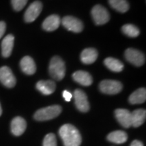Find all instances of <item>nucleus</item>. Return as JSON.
I'll use <instances>...</instances> for the list:
<instances>
[{"mask_svg": "<svg viewBox=\"0 0 146 146\" xmlns=\"http://www.w3.org/2000/svg\"><path fill=\"white\" fill-rule=\"evenodd\" d=\"M59 135L64 146H80L82 138L79 131L70 124H65L60 127Z\"/></svg>", "mask_w": 146, "mask_h": 146, "instance_id": "1", "label": "nucleus"}, {"mask_svg": "<svg viewBox=\"0 0 146 146\" xmlns=\"http://www.w3.org/2000/svg\"><path fill=\"white\" fill-rule=\"evenodd\" d=\"M49 72L50 76L56 81L63 79L66 74V65L61 58L54 56L51 59L49 66Z\"/></svg>", "mask_w": 146, "mask_h": 146, "instance_id": "2", "label": "nucleus"}, {"mask_svg": "<svg viewBox=\"0 0 146 146\" xmlns=\"http://www.w3.org/2000/svg\"><path fill=\"white\" fill-rule=\"evenodd\" d=\"M62 112L60 106L54 105L38 110L34 114V118L38 121L52 120L59 116Z\"/></svg>", "mask_w": 146, "mask_h": 146, "instance_id": "3", "label": "nucleus"}, {"mask_svg": "<svg viewBox=\"0 0 146 146\" xmlns=\"http://www.w3.org/2000/svg\"><path fill=\"white\" fill-rule=\"evenodd\" d=\"M94 23L97 25H103L110 20L108 11L101 5H96L92 8L91 12Z\"/></svg>", "mask_w": 146, "mask_h": 146, "instance_id": "4", "label": "nucleus"}, {"mask_svg": "<svg viewBox=\"0 0 146 146\" xmlns=\"http://www.w3.org/2000/svg\"><path fill=\"white\" fill-rule=\"evenodd\" d=\"M100 91L108 95H115L123 89V85L120 81L114 80H104L99 85Z\"/></svg>", "mask_w": 146, "mask_h": 146, "instance_id": "5", "label": "nucleus"}, {"mask_svg": "<svg viewBox=\"0 0 146 146\" xmlns=\"http://www.w3.org/2000/svg\"><path fill=\"white\" fill-rule=\"evenodd\" d=\"M125 56L128 62L136 66H141L145 62L144 54L136 49H127L125 52Z\"/></svg>", "mask_w": 146, "mask_h": 146, "instance_id": "6", "label": "nucleus"}, {"mask_svg": "<svg viewBox=\"0 0 146 146\" xmlns=\"http://www.w3.org/2000/svg\"><path fill=\"white\" fill-rule=\"evenodd\" d=\"M74 102L76 108L81 112H87L90 106L86 94L81 89H76L74 92Z\"/></svg>", "mask_w": 146, "mask_h": 146, "instance_id": "7", "label": "nucleus"}, {"mask_svg": "<svg viewBox=\"0 0 146 146\" xmlns=\"http://www.w3.org/2000/svg\"><path fill=\"white\" fill-rule=\"evenodd\" d=\"M62 25L68 31L73 33H81L83 30V24L79 19L74 16H67L61 20Z\"/></svg>", "mask_w": 146, "mask_h": 146, "instance_id": "8", "label": "nucleus"}, {"mask_svg": "<svg viewBox=\"0 0 146 146\" xmlns=\"http://www.w3.org/2000/svg\"><path fill=\"white\" fill-rule=\"evenodd\" d=\"M43 5L41 1H35L33 2L31 4L27 9L25 13L24 18L27 23H32L35 21L36 18L41 14Z\"/></svg>", "mask_w": 146, "mask_h": 146, "instance_id": "9", "label": "nucleus"}, {"mask_svg": "<svg viewBox=\"0 0 146 146\" xmlns=\"http://www.w3.org/2000/svg\"><path fill=\"white\" fill-rule=\"evenodd\" d=\"M0 82L8 88H12L16 85V79L9 67L2 66L0 68Z\"/></svg>", "mask_w": 146, "mask_h": 146, "instance_id": "10", "label": "nucleus"}, {"mask_svg": "<svg viewBox=\"0 0 146 146\" xmlns=\"http://www.w3.org/2000/svg\"><path fill=\"white\" fill-rule=\"evenodd\" d=\"M115 117L120 125L125 128L131 126V112L127 109H117L114 112Z\"/></svg>", "mask_w": 146, "mask_h": 146, "instance_id": "11", "label": "nucleus"}, {"mask_svg": "<svg viewBox=\"0 0 146 146\" xmlns=\"http://www.w3.org/2000/svg\"><path fill=\"white\" fill-rule=\"evenodd\" d=\"M27 129V123L21 116H16L11 122V131L16 136H20L25 133Z\"/></svg>", "mask_w": 146, "mask_h": 146, "instance_id": "12", "label": "nucleus"}, {"mask_svg": "<svg viewBox=\"0 0 146 146\" xmlns=\"http://www.w3.org/2000/svg\"><path fill=\"white\" fill-rule=\"evenodd\" d=\"M61 24V19L60 16L56 14L49 16L45 18L42 24V27L46 31H54L60 27Z\"/></svg>", "mask_w": 146, "mask_h": 146, "instance_id": "13", "label": "nucleus"}, {"mask_svg": "<svg viewBox=\"0 0 146 146\" xmlns=\"http://www.w3.org/2000/svg\"><path fill=\"white\" fill-rule=\"evenodd\" d=\"M72 78L74 81L83 86H90L93 83V78L89 72L83 70L76 71L72 74Z\"/></svg>", "mask_w": 146, "mask_h": 146, "instance_id": "14", "label": "nucleus"}, {"mask_svg": "<svg viewBox=\"0 0 146 146\" xmlns=\"http://www.w3.org/2000/svg\"><path fill=\"white\" fill-rule=\"evenodd\" d=\"M36 88L41 94L45 96H49L54 92L56 88V83L51 80L39 81L36 83Z\"/></svg>", "mask_w": 146, "mask_h": 146, "instance_id": "15", "label": "nucleus"}, {"mask_svg": "<svg viewBox=\"0 0 146 146\" xmlns=\"http://www.w3.org/2000/svg\"><path fill=\"white\" fill-rule=\"evenodd\" d=\"M20 65L23 72L28 75H32L36 72L35 63L33 59L30 56H25L23 58Z\"/></svg>", "mask_w": 146, "mask_h": 146, "instance_id": "16", "label": "nucleus"}, {"mask_svg": "<svg viewBox=\"0 0 146 146\" xmlns=\"http://www.w3.org/2000/svg\"><path fill=\"white\" fill-rule=\"evenodd\" d=\"M14 36L12 35H8L5 36L1 42V54L3 57L8 58L12 52L14 47Z\"/></svg>", "mask_w": 146, "mask_h": 146, "instance_id": "17", "label": "nucleus"}, {"mask_svg": "<svg viewBox=\"0 0 146 146\" xmlns=\"http://www.w3.org/2000/svg\"><path fill=\"white\" fill-rule=\"evenodd\" d=\"M98 56V52L94 48H87L83 50L81 54V60L85 64H91L95 62Z\"/></svg>", "mask_w": 146, "mask_h": 146, "instance_id": "18", "label": "nucleus"}, {"mask_svg": "<svg viewBox=\"0 0 146 146\" xmlns=\"http://www.w3.org/2000/svg\"><path fill=\"white\" fill-rule=\"evenodd\" d=\"M146 111L143 109H137L131 112V126L139 127L143 125L145 120Z\"/></svg>", "mask_w": 146, "mask_h": 146, "instance_id": "19", "label": "nucleus"}, {"mask_svg": "<svg viewBox=\"0 0 146 146\" xmlns=\"http://www.w3.org/2000/svg\"><path fill=\"white\" fill-rule=\"evenodd\" d=\"M146 100V90L145 88L137 89L129 96V102L131 104H143Z\"/></svg>", "mask_w": 146, "mask_h": 146, "instance_id": "20", "label": "nucleus"}, {"mask_svg": "<svg viewBox=\"0 0 146 146\" xmlns=\"http://www.w3.org/2000/svg\"><path fill=\"white\" fill-rule=\"evenodd\" d=\"M128 139V135L125 131H116L109 133L107 136V139L112 143L122 144L125 143Z\"/></svg>", "mask_w": 146, "mask_h": 146, "instance_id": "21", "label": "nucleus"}, {"mask_svg": "<svg viewBox=\"0 0 146 146\" xmlns=\"http://www.w3.org/2000/svg\"><path fill=\"white\" fill-rule=\"evenodd\" d=\"M104 64L109 70L115 72H120L123 70V64L118 59L114 58H107L104 60Z\"/></svg>", "mask_w": 146, "mask_h": 146, "instance_id": "22", "label": "nucleus"}, {"mask_svg": "<svg viewBox=\"0 0 146 146\" xmlns=\"http://www.w3.org/2000/svg\"><path fill=\"white\" fill-rule=\"evenodd\" d=\"M108 1L113 9L120 13H125L129 9V4L127 0H108Z\"/></svg>", "mask_w": 146, "mask_h": 146, "instance_id": "23", "label": "nucleus"}, {"mask_svg": "<svg viewBox=\"0 0 146 146\" xmlns=\"http://www.w3.org/2000/svg\"><path fill=\"white\" fill-rule=\"evenodd\" d=\"M121 30L125 35L130 37H137L139 35V30L137 27L131 24L125 25L122 27Z\"/></svg>", "mask_w": 146, "mask_h": 146, "instance_id": "24", "label": "nucleus"}, {"mask_svg": "<svg viewBox=\"0 0 146 146\" xmlns=\"http://www.w3.org/2000/svg\"><path fill=\"white\" fill-rule=\"evenodd\" d=\"M43 146H57L56 137L54 133H49L46 135L43 139Z\"/></svg>", "mask_w": 146, "mask_h": 146, "instance_id": "25", "label": "nucleus"}, {"mask_svg": "<svg viewBox=\"0 0 146 146\" xmlns=\"http://www.w3.org/2000/svg\"><path fill=\"white\" fill-rule=\"evenodd\" d=\"M12 5L15 11H21L25 8V6L28 2V0H11Z\"/></svg>", "mask_w": 146, "mask_h": 146, "instance_id": "26", "label": "nucleus"}, {"mask_svg": "<svg viewBox=\"0 0 146 146\" xmlns=\"http://www.w3.org/2000/svg\"><path fill=\"white\" fill-rule=\"evenodd\" d=\"M62 96H63V98H64V100L66 102H70L71 99H72V94H71V93H70L68 91H67V90H64L63 91Z\"/></svg>", "mask_w": 146, "mask_h": 146, "instance_id": "27", "label": "nucleus"}, {"mask_svg": "<svg viewBox=\"0 0 146 146\" xmlns=\"http://www.w3.org/2000/svg\"><path fill=\"white\" fill-rule=\"evenodd\" d=\"M6 29V25L3 21H0V39L2 37L5 32Z\"/></svg>", "mask_w": 146, "mask_h": 146, "instance_id": "28", "label": "nucleus"}, {"mask_svg": "<svg viewBox=\"0 0 146 146\" xmlns=\"http://www.w3.org/2000/svg\"><path fill=\"white\" fill-rule=\"evenodd\" d=\"M130 146H143V143L141 141H138V140H134L131 143Z\"/></svg>", "mask_w": 146, "mask_h": 146, "instance_id": "29", "label": "nucleus"}, {"mask_svg": "<svg viewBox=\"0 0 146 146\" xmlns=\"http://www.w3.org/2000/svg\"><path fill=\"white\" fill-rule=\"evenodd\" d=\"M1 114H2V108H1V104H0V116H1Z\"/></svg>", "mask_w": 146, "mask_h": 146, "instance_id": "30", "label": "nucleus"}]
</instances>
